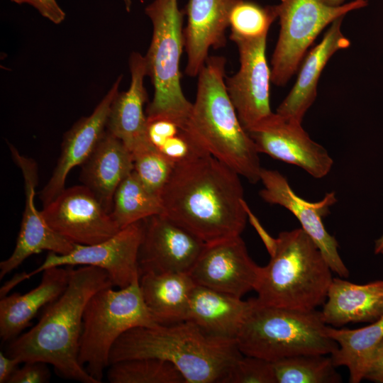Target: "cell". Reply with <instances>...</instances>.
<instances>
[{"instance_id": "obj_1", "label": "cell", "mask_w": 383, "mask_h": 383, "mask_svg": "<svg viewBox=\"0 0 383 383\" xmlns=\"http://www.w3.org/2000/svg\"><path fill=\"white\" fill-rule=\"evenodd\" d=\"M160 199L162 214L206 244L240 236L246 225L240 175L209 153L176 165Z\"/></svg>"}, {"instance_id": "obj_2", "label": "cell", "mask_w": 383, "mask_h": 383, "mask_svg": "<svg viewBox=\"0 0 383 383\" xmlns=\"http://www.w3.org/2000/svg\"><path fill=\"white\" fill-rule=\"evenodd\" d=\"M69 272L63 293L44 307L33 327L10 341L6 354L21 363L45 362L68 379L99 383L79 361L83 314L91 296L113 284L107 272L96 267H69Z\"/></svg>"}, {"instance_id": "obj_3", "label": "cell", "mask_w": 383, "mask_h": 383, "mask_svg": "<svg viewBox=\"0 0 383 383\" xmlns=\"http://www.w3.org/2000/svg\"><path fill=\"white\" fill-rule=\"evenodd\" d=\"M243 355L235 340L211 335L193 322L184 321L127 331L113 345L109 364L157 358L173 364L186 383H223Z\"/></svg>"}, {"instance_id": "obj_4", "label": "cell", "mask_w": 383, "mask_h": 383, "mask_svg": "<svg viewBox=\"0 0 383 383\" xmlns=\"http://www.w3.org/2000/svg\"><path fill=\"white\" fill-rule=\"evenodd\" d=\"M226 60L209 56L198 74L196 98L182 129L199 147L251 183L262 167L255 143L242 125L226 86Z\"/></svg>"}, {"instance_id": "obj_5", "label": "cell", "mask_w": 383, "mask_h": 383, "mask_svg": "<svg viewBox=\"0 0 383 383\" xmlns=\"http://www.w3.org/2000/svg\"><path fill=\"white\" fill-rule=\"evenodd\" d=\"M270 255L260 267L255 291L262 304L312 310L325 303L333 272L319 248L301 228L263 240Z\"/></svg>"}, {"instance_id": "obj_6", "label": "cell", "mask_w": 383, "mask_h": 383, "mask_svg": "<svg viewBox=\"0 0 383 383\" xmlns=\"http://www.w3.org/2000/svg\"><path fill=\"white\" fill-rule=\"evenodd\" d=\"M321 311L267 306L252 298L235 338L244 355L270 362L303 354L331 355L337 343L326 333Z\"/></svg>"}, {"instance_id": "obj_7", "label": "cell", "mask_w": 383, "mask_h": 383, "mask_svg": "<svg viewBox=\"0 0 383 383\" xmlns=\"http://www.w3.org/2000/svg\"><path fill=\"white\" fill-rule=\"evenodd\" d=\"M145 12L152 24V39L145 59L147 76L154 87L152 100L146 109L147 120H170L182 129L192 107L181 86L183 13L177 0H154Z\"/></svg>"}, {"instance_id": "obj_8", "label": "cell", "mask_w": 383, "mask_h": 383, "mask_svg": "<svg viewBox=\"0 0 383 383\" xmlns=\"http://www.w3.org/2000/svg\"><path fill=\"white\" fill-rule=\"evenodd\" d=\"M139 280L117 290L113 286L99 290L84 309L79 361L99 383L110 365L111 350L122 334L135 327L160 325L144 301Z\"/></svg>"}, {"instance_id": "obj_9", "label": "cell", "mask_w": 383, "mask_h": 383, "mask_svg": "<svg viewBox=\"0 0 383 383\" xmlns=\"http://www.w3.org/2000/svg\"><path fill=\"white\" fill-rule=\"evenodd\" d=\"M367 4V0H353L339 6H328L321 0H280L277 4L280 29L271 60L272 82L285 85L326 27Z\"/></svg>"}, {"instance_id": "obj_10", "label": "cell", "mask_w": 383, "mask_h": 383, "mask_svg": "<svg viewBox=\"0 0 383 383\" xmlns=\"http://www.w3.org/2000/svg\"><path fill=\"white\" fill-rule=\"evenodd\" d=\"M143 232L140 221L121 229L101 243L89 245L75 244L74 248L66 255L49 252L37 269L27 273V279L50 267L89 265L105 270L113 287L125 288L140 277L138 253Z\"/></svg>"}, {"instance_id": "obj_11", "label": "cell", "mask_w": 383, "mask_h": 383, "mask_svg": "<svg viewBox=\"0 0 383 383\" xmlns=\"http://www.w3.org/2000/svg\"><path fill=\"white\" fill-rule=\"evenodd\" d=\"M41 213L55 232L74 244H96L121 230L111 213L83 184L65 189Z\"/></svg>"}, {"instance_id": "obj_12", "label": "cell", "mask_w": 383, "mask_h": 383, "mask_svg": "<svg viewBox=\"0 0 383 383\" xmlns=\"http://www.w3.org/2000/svg\"><path fill=\"white\" fill-rule=\"evenodd\" d=\"M267 37L255 40H235L240 67L226 77L228 94L246 131L270 116L271 70L266 57Z\"/></svg>"}, {"instance_id": "obj_13", "label": "cell", "mask_w": 383, "mask_h": 383, "mask_svg": "<svg viewBox=\"0 0 383 383\" xmlns=\"http://www.w3.org/2000/svg\"><path fill=\"white\" fill-rule=\"evenodd\" d=\"M247 131L259 153L296 165L315 178L326 176L332 168L328 151L309 137L301 123L273 113Z\"/></svg>"}, {"instance_id": "obj_14", "label": "cell", "mask_w": 383, "mask_h": 383, "mask_svg": "<svg viewBox=\"0 0 383 383\" xmlns=\"http://www.w3.org/2000/svg\"><path fill=\"white\" fill-rule=\"evenodd\" d=\"M143 225L140 276L148 272L189 274L206 244L163 214L144 219Z\"/></svg>"}, {"instance_id": "obj_15", "label": "cell", "mask_w": 383, "mask_h": 383, "mask_svg": "<svg viewBox=\"0 0 383 383\" xmlns=\"http://www.w3.org/2000/svg\"><path fill=\"white\" fill-rule=\"evenodd\" d=\"M260 181L263 184L260 191L262 199L289 210L319 248L331 270L340 277L347 278L349 271L338 252V243L323 223L330 207L336 202L335 192L327 193L319 201L309 202L298 196L287 179L277 170L262 168Z\"/></svg>"}, {"instance_id": "obj_16", "label": "cell", "mask_w": 383, "mask_h": 383, "mask_svg": "<svg viewBox=\"0 0 383 383\" xmlns=\"http://www.w3.org/2000/svg\"><path fill=\"white\" fill-rule=\"evenodd\" d=\"M11 157L21 170L24 182L25 208L16 243L11 255L0 262V274L6 276L28 257L44 250L59 255L70 253L75 244L55 232L35 205V188L38 183L36 162L21 155L9 144Z\"/></svg>"}, {"instance_id": "obj_17", "label": "cell", "mask_w": 383, "mask_h": 383, "mask_svg": "<svg viewBox=\"0 0 383 383\" xmlns=\"http://www.w3.org/2000/svg\"><path fill=\"white\" fill-rule=\"evenodd\" d=\"M260 270L240 235L206 244L189 274L196 285L242 298L255 289Z\"/></svg>"}, {"instance_id": "obj_18", "label": "cell", "mask_w": 383, "mask_h": 383, "mask_svg": "<svg viewBox=\"0 0 383 383\" xmlns=\"http://www.w3.org/2000/svg\"><path fill=\"white\" fill-rule=\"evenodd\" d=\"M122 78V75L118 77L89 116L81 118L64 135L56 166L40 194L43 206L65 189L69 172L74 167L81 166L95 149L106 130L111 106L119 92Z\"/></svg>"}, {"instance_id": "obj_19", "label": "cell", "mask_w": 383, "mask_h": 383, "mask_svg": "<svg viewBox=\"0 0 383 383\" xmlns=\"http://www.w3.org/2000/svg\"><path fill=\"white\" fill-rule=\"evenodd\" d=\"M240 0H189L187 23L183 29L184 47L187 55L186 74L197 77L208 59L211 48L226 44V32L234 6Z\"/></svg>"}, {"instance_id": "obj_20", "label": "cell", "mask_w": 383, "mask_h": 383, "mask_svg": "<svg viewBox=\"0 0 383 383\" xmlns=\"http://www.w3.org/2000/svg\"><path fill=\"white\" fill-rule=\"evenodd\" d=\"M129 68L131 80L128 89L118 92L109 111L106 130L121 140L132 154L152 146L148 137V121L143 106L148 101L144 86L147 76L145 56L131 54Z\"/></svg>"}, {"instance_id": "obj_21", "label": "cell", "mask_w": 383, "mask_h": 383, "mask_svg": "<svg viewBox=\"0 0 383 383\" xmlns=\"http://www.w3.org/2000/svg\"><path fill=\"white\" fill-rule=\"evenodd\" d=\"M344 17L334 21L319 43L306 53L295 84L277 109V114L301 123L316 98L318 80L326 64L336 52L350 45L341 29Z\"/></svg>"}, {"instance_id": "obj_22", "label": "cell", "mask_w": 383, "mask_h": 383, "mask_svg": "<svg viewBox=\"0 0 383 383\" xmlns=\"http://www.w3.org/2000/svg\"><path fill=\"white\" fill-rule=\"evenodd\" d=\"M80 181L111 213L115 192L134 169L131 152L107 130L81 165Z\"/></svg>"}, {"instance_id": "obj_23", "label": "cell", "mask_w": 383, "mask_h": 383, "mask_svg": "<svg viewBox=\"0 0 383 383\" xmlns=\"http://www.w3.org/2000/svg\"><path fill=\"white\" fill-rule=\"evenodd\" d=\"M40 284L25 294L13 293L1 298L0 337L10 342L30 325L37 313L56 300L69 281V267H54L43 272Z\"/></svg>"}, {"instance_id": "obj_24", "label": "cell", "mask_w": 383, "mask_h": 383, "mask_svg": "<svg viewBox=\"0 0 383 383\" xmlns=\"http://www.w3.org/2000/svg\"><path fill=\"white\" fill-rule=\"evenodd\" d=\"M321 314L328 325L372 323L383 316V279L357 284L333 278Z\"/></svg>"}, {"instance_id": "obj_25", "label": "cell", "mask_w": 383, "mask_h": 383, "mask_svg": "<svg viewBox=\"0 0 383 383\" xmlns=\"http://www.w3.org/2000/svg\"><path fill=\"white\" fill-rule=\"evenodd\" d=\"M252 298H242L196 285L189 301L186 321L206 333L235 340L251 307Z\"/></svg>"}, {"instance_id": "obj_26", "label": "cell", "mask_w": 383, "mask_h": 383, "mask_svg": "<svg viewBox=\"0 0 383 383\" xmlns=\"http://www.w3.org/2000/svg\"><path fill=\"white\" fill-rule=\"evenodd\" d=\"M139 284L144 301L158 324L186 321L196 285L189 274L148 272L140 276Z\"/></svg>"}, {"instance_id": "obj_27", "label": "cell", "mask_w": 383, "mask_h": 383, "mask_svg": "<svg viewBox=\"0 0 383 383\" xmlns=\"http://www.w3.org/2000/svg\"><path fill=\"white\" fill-rule=\"evenodd\" d=\"M326 333L338 345L331 355L334 365L348 367L350 382H361L374 349L383 339V316L361 328L336 329L327 326Z\"/></svg>"}, {"instance_id": "obj_28", "label": "cell", "mask_w": 383, "mask_h": 383, "mask_svg": "<svg viewBox=\"0 0 383 383\" xmlns=\"http://www.w3.org/2000/svg\"><path fill=\"white\" fill-rule=\"evenodd\" d=\"M162 213L160 197L150 192L134 171L116 189L111 215L121 229Z\"/></svg>"}, {"instance_id": "obj_29", "label": "cell", "mask_w": 383, "mask_h": 383, "mask_svg": "<svg viewBox=\"0 0 383 383\" xmlns=\"http://www.w3.org/2000/svg\"><path fill=\"white\" fill-rule=\"evenodd\" d=\"M326 355L303 354L272 362L277 383L340 382L331 356Z\"/></svg>"}, {"instance_id": "obj_30", "label": "cell", "mask_w": 383, "mask_h": 383, "mask_svg": "<svg viewBox=\"0 0 383 383\" xmlns=\"http://www.w3.org/2000/svg\"><path fill=\"white\" fill-rule=\"evenodd\" d=\"M107 379L111 383H186L173 364L157 358H135L111 364Z\"/></svg>"}, {"instance_id": "obj_31", "label": "cell", "mask_w": 383, "mask_h": 383, "mask_svg": "<svg viewBox=\"0 0 383 383\" xmlns=\"http://www.w3.org/2000/svg\"><path fill=\"white\" fill-rule=\"evenodd\" d=\"M277 18V5L262 6L253 1L240 0L230 15V39L255 40L267 35Z\"/></svg>"}, {"instance_id": "obj_32", "label": "cell", "mask_w": 383, "mask_h": 383, "mask_svg": "<svg viewBox=\"0 0 383 383\" xmlns=\"http://www.w3.org/2000/svg\"><path fill=\"white\" fill-rule=\"evenodd\" d=\"M134 169L143 185L160 197L175 165L152 146L132 154Z\"/></svg>"}, {"instance_id": "obj_33", "label": "cell", "mask_w": 383, "mask_h": 383, "mask_svg": "<svg viewBox=\"0 0 383 383\" xmlns=\"http://www.w3.org/2000/svg\"><path fill=\"white\" fill-rule=\"evenodd\" d=\"M223 383H277L272 362L243 355L230 368Z\"/></svg>"}, {"instance_id": "obj_34", "label": "cell", "mask_w": 383, "mask_h": 383, "mask_svg": "<svg viewBox=\"0 0 383 383\" xmlns=\"http://www.w3.org/2000/svg\"><path fill=\"white\" fill-rule=\"evenodd\" d=\"M157 150L174 165L208 153L181 130L178 134L167 140Z\"/></svg>"}, {"instance_id": "obj_35", "label": "cell", "mask_w": 383, "mask_h": 383, "mask_svg": "<svg viewBox=\"0 0 383 383\" xmlns=\"http://www.w3.org/2000/svg\"><path fill=\"white\" fill-rule=\"evenodd\" d=\"M45 362L40 361L26 362L17 368L8 383H45L50 377V372Z\"/></svg>"}, {"instance_id": "obj_36", "label": "cell", "mask_w": 383, "mask_h": 383, "mask_svg": "<svg viewBox=\"0 0 383 383\" xmlns=\"http://www.w3.org/2000/svg\"><path fill=\"white\" fill-rule=\"evenodd\" d=\"M179 131V126L170 120L159 118L148 121V140L156 150L159 149L170 138L178 134Z\"/></svg>"}, {"instance_id": "obj_37", "label": "cell", "mask_w": 383, "mask_h": 383, "mask_svg": "<svg viewBox=\"0 0 383 383\" xmlns=\"http://www.w3.org/2000/svg\"><path fill=\"white\" fill-rule=\"evenodd\" d=\"M18 4H28L37 9L45 18L55 24L61 23L65 13L55 0H11Z\"/></svg>"}, {"instance_id": "obj_38", "label": "cell", "mask_w": 383, "mask_h": 383, "mask_svg": "<svg viewBox=\"0 0 383 383\" xmlns=\"http://www.w3.org/2000/svg\"><path fill=\"white\" fill-rule=\"evenodd\" d=\"M364 379L383 383V339L372 353Z\"/></svg>"}, {"instance_id": "obj_39", "label": "cell", "mask_w": 383, "mask_h": 383, "mask_svg": "<svg viewBox=\"0 0 383 383\" xmlns=\"http://www.w3.org/2000/svg\"><path fill=\"white\" fill-rule=\"evenodd\" d=\"M20 363L16 358L0 352V383H8Z\"/></svg>"}, {"instance_id": "obj_40", "label": "cell", "mask_w": 383, "mask_h": 383, "mask_svg": "<svg viewBox=\"0 0 383 383\" xmlns=\"http://www.w3.org/2000/svg\"><path fill=\"white\" fill-rule=\"evenodd\" d=\"M27 279V272H21L16 274L9 281L6 282L0 289L1 298L6 296L9 292L13 289L16 285L21 282Z\"/></svg>"}, {"instance_id": "obj_41", "label": "cell", "mask_w": 383, "mask_h": 383, "mask_svg": "<svg viewBox=\"0 0 383 383\" xmlns=\"http://www.w3.org/2000/svg\"><path fill=\"white\" fill-rule=\"evenodd\" d=\"M375 254H383V235L375 241Z\"/></svg>"}, {"instance_id": "obj_42", "label": "cell", "mask_w": 383, "mask_h": 383, "mask_svg": "<svg viewBox=\"0 0 383 383\" xmlns=\"http://www.w3.org/2000/svg\"><path fill=\"white\" fill-rule=\"evenodd\" d=\"M326 4L331 6H339L344 4L345 0H321Z\"/></svg>"}]
</instances>
